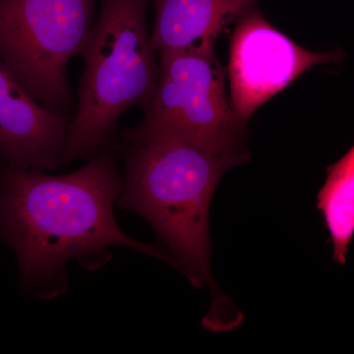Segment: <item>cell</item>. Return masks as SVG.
<instances>
[{
    "label": "cell",
    "instance_id": "1",
    "mask_svg": "<svg viewBox=\"0 0 354 354\" xmlns=\"http://www.w3.org/2000/svg\"><path fill=\"white\" fill-rule=\"evenodd\" d=\"M122 187L113 147L64 176L0 164V243L16 254L23 292L46 300L64 297L71 261L97 271L115 245L174 264L169 252L118 227L113 207Z\"/></svg>",
    "mask_w": 354,
    "mask_h": 354
},
{
    "label": "cell",
    "instance_id": "2",
    "mask_svg": "<svg viewBox=\"0 0 354 354\" xmlns=\"http://www.w3.org/2000/svg\"><path fill=\"white\" fill-rule=\"evenodd\" d=\"M118 147L125 171L116 205L152 225L193 286L207 283L215 290L209 268V204L223 174L245 162L249 153L122 133Z\"/></svg>",
    "mask_w": 354,
    "mask_h": 354
},
{
    "label": "cell",
    "instance_id": "3",
    "mask_svg": "<svg viewBox=\"0 0 354 354\" xmlns=\"http://www.w3.org/2000/svg\"><path fill=\"white\" fill-rule=\"evenodd\" d=\"M147 4L148 0H102L80 51L85 68L62 164L88 162L111 148L121 116L148 104L157 84L158 58L147 26Z\"/></svg>",
    "mask_w": 354,
    "mask_h": 354
},
{
    "label": "cell",
    "instance_id": "4",
    "mask_svg": "<svg viewBox=\"0 0 354 354\" xmlns=\"http://www.w3.org/2000/svg\"><path fill=\"white\" fill-rule=\"evenodd\" d=\"M216 44L158 51V75L135 138H171L218 151H246L245 123L235 115Z\"/></svg>",
    "mask_w": 354,
    "mask_h": 354
},
{
    "label": "cell",
    "instance_id": "5",
    "mask_svg": "<svg viewBox=\"0 0 354 354\" xmlns=\"http://www.w3.org/2000/svg\"><path fill=\"white\" fill-rule=\"evenodd\" d=\"M97 0H0V60L30 95L71 120L77 101L67 78L95 23Z\"/></svg>",
    "mask_w": 354,
    "mask_h": 354
},
{
    "label": "cell",
    "instance_id": "6",
    "mask_svg": "<svg viewBox=\"0 0 354 354\" xmlns=\"http://www.w3.org/2000/svg\"><path fill=\"white\" fill-rule=\"evenodd\" d=\"M344 57L341 48L327 53L306 50L274 29L259 12L248 11L237 20L230 41V101L235 115L247 124L262 104L305 71L337 64Z\"/></svg>",
    "mask_w": 354,
    "mask_h": 354
},
{
    "label": "cell",
    "instance_id": "7",
    "mask_svg": "<svg viewBox=\"0 0 354 354\" xmlns=\"http://www.w3.org/2000/svg\"><path fill=\"white\" fill-rule=\"evenodd\" d=\"M69 122L35 101L0 60V164L55 171L62 164Z\"/></svg>",
    "mask_w": 354,
    "mask_h": 354
},
{
    "label": "cell",
    "instance_id": "8",
    "mask_svg": "<svg viewBox=\"0 0 354 354\" xmlns=\"http://www.w3.org/2000/svg\"><path fill=\"white\" fill-rule=\"evenodd\" d=\"M256 0H155L151 41L155 50L216 44L227 26L252 10Z\"/></svg>",
    "mask_w": 354,
    "mask_h": 354
},
{
    "label": "cell",
    "instance_id": "9",
    "mask_svg": "<svg viewBox=\"0 0 354 354\" xmlns=\"http://www.w3.org/2000/svg\"><path fill=\"white\" fill-rule=\"evenodd\" d=\"M318 209L329 230L334 260L346 262V253L354 234V149L327 169V178L319 191Z\"/></svg>",
    "mask_w": 354,
    "mask_h": 354
}]
</instances>
